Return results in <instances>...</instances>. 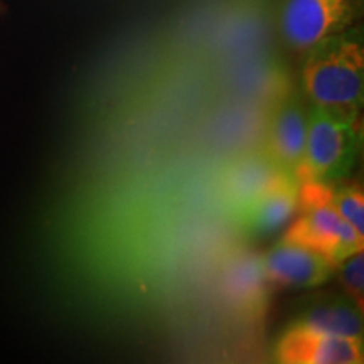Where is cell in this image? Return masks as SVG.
I'll list each match as a JSON object with an SVG mask.
<instances>
[{"instance_id":"obj_1","label":"cell","mask_w":364,"mask_h":364,"mask_svg":"<svg viewBox=\"0 0 364 364\" xmlns=\"http://www.w3.org/2000/svg\"><path fill=\"white\" fill-rule=\"evenodd\" d=\"M302 83L314 105L359 112L364 95V44L361 29L318 41L306 51Z\"/></svg>"},{"instance_id":"obj_2","label":"cell","mask_w":364,"mask_h":364,"mask_svg":"<svg viewBox=\"0 0 364 364\" xmlns=\"http://www.w3.org/2000/svg\"><path fill=\"white\" fill-rule=\"evenodd\" d=\"M361 150L358 112L314 105L307 115V142L299 181L338 182L356 166Z\"/></svg>"},{"instance_id":"obj_3","label":"cell","mask_w":364,"mask_h":364,"mask_svg":"<svg viewBox=\"0 0 364 364\" xmlns=\"http://www.w3.org/2000/svg\"><path fill=\"white\" fill-rule=\"evenodd\" d=\"M364 0H284L280 33L289 48L307 51L318 41L351 29L361 19Z\"/></svg>"},{"instance_id":"obj_4","label":"cell","mask_w":364,"mask_h":364,"mask_svg":"<svg viewBox=\"0 0 364 364\" xmlns=\"http://www.w3.org/2000/svg\"><path fill=\"white\" fill-rule=\"evenodd\" d=\"M300 216L284 235V241L306 247L336 265L349 255L361 252L364 236L326 203L299 204Z\"/></svg>"},{"instance_id":"obj_5","label":"cell","mask_w":364,"mask_h":364,"mask_svg":"<svg viewBox=\"0 0 364 364\" xmlns=\"http://www.w3.org/2000/svg\"><path fill=\"white\" fill-rule=\"evenodd\" d=\"M273 358L282 364H361L364 346L363 339L289 324L277 339Z\"/></svg>"},{"instance_id":"obj_6","label":"cell","mask_w":364,"mask_h":364,"mask_svg":"<svg viewBox=\"0 0 364 364\" xmlns=\"http://www.w3.org/2000/svg\"><path fill=\"white\" fill-rule=\"evenodd\" d=\"M307 115L302 98L287 91L277 100L267 134V156L279 169L297 177L307 142Z\"/></svg>"},{"instance_id":"obj_7","label":"cell","mask_w":364,"mask_h":364,"mask_svg":"<svg viewBox=\"0 0 364 364\" xmlns=\"http://www.w3.org/2000/svg\"><path fill=\"white\" fill-rule=\"evenodd\" d=\"M268 282L275 289H312L336 273V263L312 250L280 240L263 257Z\"/></svg>"},{"instance_id":"obj_8","label":"cell","mask_w":364,"mask_h":364,"mask_svg":"<svg viewBox=\"0 0 364 364\" xmlns=\"http://www.w3.org/2000/svg\"><path fill=\"white\" fill-rule=\"evenodd\" d=\"M272 289L260 255L238 253L225 265L223 292L241 316L248 318L265 316Z\"/></svg>"},{"instance_id":"obj_9","label":"cell","mask_w":364,"mask_h":364,"mask_svg":"<svg viewBox=\"0 0 364 364\" xmlns=\"http://www.w3.org/2000/svg\"><path fill=\"white\" fill-rule=\"evenodd\" d=\"M299 211V179L284 174L272 188L245 206L238 216L241 230L252 238H267L282 230Z\"/></svg>"},{"instance_id":"obj_10","label":"cell","mask_w":364,"mask_h":364,"mask_svg":"<svg viewBox=\"0 0 364 364\" xmlns=\"http://www.w3.org/2000/svg\"><path fill=\"white\" fill-rule=\"evenodd\" d=\"M289 324L331 336L363 339V309L348 295L317 294L300 300Z\"/></svg>"},{"instance_id":"obj_11","label":"cell","mask_w":364,"mask_h":364,"mask_svg":"<svg viewBox=\"0 0 364 364\" xmlns=\"http://www.w3.org/2000/svg\"><path fill=\"white\" fill-rule=\"evenodd\" d=\"M284 174L287 172L279 169L267 154L245 156L231 164L223 174V198L228 206L240 213Z\"/></svg>"},{"instance_id":"obj_12","label":"cell","mask_w":364,"mask_h":364,"mask_svg":"<svg viewBox=\"0 0 364 364\" xmlns=\"http://www.w3.org/2000/svg\"><path fill=\"white\" fill-rule=\"evenodd\" d=\"M339 282L344 289V295H348L353 302L364 309V253L356 252L348 258L341 260L336 267Z\"/></svg>"}]
</instances>
